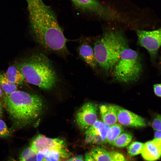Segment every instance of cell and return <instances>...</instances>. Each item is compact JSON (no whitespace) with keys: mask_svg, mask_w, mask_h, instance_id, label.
<instances>
[{"mask_svg":"<svg viewBox=\"0 0 161 161\" xmlns=\"http://www.w3.org/2000/svg\"><path fill=\"white\" fill-rule=\"evenodd\" d=\"M132 137V135L130 133H122L111 145L116 147H124L130 143Z\"/></svg>","mask_w":161,"mask_h":161,"instance_id":"cell-20","label":"cell"},{"mask_svg":"<svg viewBox=\"0 0 161 161\" xmlns=\"http://www.w3.org/2000/svg\"><path fill=\"white\" fill-rule=\"evenodd\" d=\"M142 69L138 53L128 47L123 50L112 70L116 80L121 82L129 83L137 80Z\"/></svg>","mask_w":161,"mask_h":161,"instance_id":"cell-5","label":"cell"},{"mask_svg":"<svg viewBox=\"0 0 161 161\" xmlns=\"http://www.w3.org/2000/svg\"><path fill=\"white\" fill-rule=\"evenodd\" d=\"M151 125L156 131H161V114H157L154 116L151 122Z\"/></svg>","mask_w":161,"mask_h":161,"instance_id":"cell-25","label":"cell"},{"mask_svg":"<svg viewBox=\"0 0 161 161\" xmlns=\"http://www.w3.org/2000/svg\"><path fill=\"white\" fill-rule=\"evenodd\" d=\"M153 89L155 95L158 97H161V83L154 84Z\"/></svg>","mask_w":161,"mask_h":161,"instance_id":"cell-26","label":"cell"},{"mask_svg":"<svg viewBox=\"0 0 161 161\" xmlns=\"http://www.w3.org/2000/svg\"><path fill=\"white\" fill-rule=\"evenodd\" d=\"M85 161H95L89 153H86L85 155Z\"/></svg>","mask_w":161,"mask_h":161,"instance_id":"cell-28","label":"cell"},{"mask_svg":"<svg viewBox=\"0 0 161 161\" xmlns=\"http://www.w3.org/2000/svg\"><path fill=\"white\" fill-rule=\"evenodd\" d=\"M3 95V92L2 89L0 87V97H1Z\"/></svg>","mask_w":161,"mask_h":161,"instance_id":"cell-31","label":"cell"},{"mask_svg":"<svg viewBox=\"0 0 161 161\" xmlns=\"http://www.w3.org/2000/svg\"><path fill=\"white\" fill-rule=\"evenodd\" d=\"M154 138L161 139V131H156L154 134Z\"/></svg>","mask_w":161,"mask_h":161,"instance_id":"cell-29","label":"cell"},{"mask_svg":"<svg viewBox=\"0 0 161 161\" xmlns=\"http://www.w3.org/2000/svg\"><path fill=\"white\" fill-rule=\"evenodd\" d=\"M16 66L27 82L43 90H51L57 83L58 77L55 69L43 53H34L17 63Z\"/></svg>","mask_w":161,"mask_h":161,"instance_id":"cell-3","label":"cell"},{"mask_svg":"<svg viewBox=\"0 0 161 161\" xmlns=\"http://www.w3.org/2000/svg\"><path fill=\"white\" fill-rule=\"evenodd\" d=\"M89 153L95 161H127L122 153L108 150L100 147L93 148L91 150Z\"/></svg>","mask_w":161,"mask_h":161,"instance_id":"cell-10","label":"cell"},{"mask_svg":"<svg viewBox=\"0 0 161 161\" xmlns=\"http://www.w3.org/2000/svg\"><path fill=\"white\" fill-rule=\"evenodd\" d=\"M31 31L36 41L45 49L61 55L69 53L68 40L56 15L43 0H26Z\"/></svg>","mask_w":161,"mask_h":161,"instance_id":"cell-1","label":"cell"},{"mask_svg":"<svg viewBox=\"0 0 161 161\" xmlns=\"http://www.w3.org/2000/svg\"><path fill=\"white\" fill-rule=\"evenodd\" d=\"M123 131L122 126L119 123L110 126L107 134L106 143L111 145Z\"/></svg>","mask_w":161,"mask_h":161,"instance_id":"cell-18","label":"cell"},{"mask_svg":"<svg viewBox=\"0 0 161 161\" xmlns=\"http://www.w3.org/2000/svg\"><path fill=\"white\" fill-rule=\"evenodd\" d=\"M137 35L138 44L148 51L152 58H155L161 46V28L151 31L138 30Z\"/></svg>","mask_w":161,"mask_h":161,"instance_id":"cell-6","label":"cell"},{"mask_svg":"<svg viewBox=\"0 0 161 161\" xmlns=\"http://www.w3.org/2000/svg\"><path fill=\"white\" fill-rule=\"evenodd\" d=\"M128 41L119 30L108 31L95 42L93 49L98 65L105 71L112 70Z\"/></svg>","mask_w":161,"mask_h":161,"instance_id":"cell-4","label":"cell"},{"mask_svg":"<svg viewBox=\"0 0 161 161\" xmlns=\"http://www.w3.org/2000/svg\"><path fill=\"white\" fill-rule=\"evenodd\" d=\"M85 141L88 143L103 145L105 143L101 136L96 133L86 134Z\"/></svg>","mask_w":161,"mask_h":161,"instance_id":"cell-23","label":"cell"},{"mask_svg":"<svg viewBox=\"0 0 161 161\" xmlns=\"http://www.w3.org/2000/svg\"><path fill=\"white\" fill-rule=\"evenodd\" d=\"M118 107L113 104L100 105L99 109L102 122L109 126L116 123L117 121V112Z\"/></svg>","mask_w":161,"mask_h":161,"instance_id":"cell-12","label":"cell"},{"mask_svg":"<svg viewBox=\"0 0 161 161\" xmlns=\"http://www.w3.org/2000/svg\"><path fill=\"white\" fill-rule=\"evenodd\" d=\"M0 87L4 91L5 95L17 90V86L11 83L8 79L5 74L0 73Z\"/></svg>","mask_w":161,"mask_h":161,"instance_id":"cell-19","label":"cell"},{"mask_svg":"<svg viewBox=\"0 0 161 161\" xmlns=\"http://www.w3.org/2000/svg\"><path fill=\"white\" fill-rule=\"evenodd\" d=\"M97 104L87 102L78 109L76 115V121L78 127L82 130L87 129L97 120Z\"/></svg>","mask_w":161,"mask_h":161,"instance_id":"cell-7","label":"cell"},{"mask_svg":"<svg viewBox=\"0 0 161 161\" xmlns=\"http://www.w3.org/2000/svg\"><path fill=\"white\" fill-rule=\"evenodd\" d=\"M70 154L66 147L52 149L50 150L42 161H64Z\"/></svg>","mask_w":161,"mask_h":161,"instance_id":"cell-15","label":"cell"},{"mask_svg":"<svg viewBox=\"0 0 161 161\" xmlns=\"http://www.w3.org/2000/svg\"><path fill=\"white\" fill-rule=\"evenodd\" d=\"M110 126L103 122L97 120L92 126L86 130L85 134L92 133L98 134L101 136L105 143L107 134Z\"/></svg>","mask_w":161,"mask_h":161,"instance_id":"cell-17","label":"cell"},{"mask_svg":"<svg viewBox=\"0 0 161 161\" xmlns=\"http://www.w3.org/2000/svg\"><path fill=\"white\" fill-rule=\"evenodd\" d=\"M11 135V131L7 128L6 123L0 119V137H7Z\"/></svg>","mask_w":161,"mask_h":161,"instance_id":"cell-24","label":"cell"},{"mask_svg":"<svg viewBox=\"0 0 161 161\" xmlns=\"http://www.w3.org/2000/svg\"><path fill=\"white\" fill-rule=\"evenodd\" d=\"M3 101L15 129L24 127L38 118L44 106L38 95L20 90L5 95Z\"/></svg>","mask_w":161,"mask_h":161,"instance_id":"cell-2","label":"cell"},{"mask_svg":"<svg viewBox=\"0 0 161 161\" xmlns=\"http://www.w3.org/2000/svg\"><path fill=\"white\" fill-rule=\"evenodd\" d=\"M143 158L147 161H155L161 156V148L156 146L151 140L144 143L141 153Z\"/></svg>","mask_w":161,"mask_h":161,"instance_id":"cell-14","label":"cell"},{"mask_svg":"<svg viewBox=\"0 0 161 161\" xmlns=\"http://www.w3.org/2000/svg\"><path fill=\"white\" fill-rule=\"evenodd\" d=\"M66 161H84L83 157L82 155L74 157Z\"/></svg>","mask_w":161,"mask_h":161,"instance_id":"cell-27","label":"cell"},{"mask_svg":"<svg viewBox=\"0 0 161 161\" xmlns=\"http://www.w3.org/2000/svg\"><path fill=\"white\" fill-rule=\"evenodd\" d=\"M30 146L37 153L45 149L52 150L66 147V145L61 139L50 138L39 134L32 140Z\"/></svg>","mask_w":161,"mask_h":161,"instance_id":"cell-8","label":"cell"},{"mask_svg":"<svg viewBox=\"0 0 161 161\" xmlns=\"http://www.w3.org/2000/svg\"><path fill=\"white\" fill-rule=\"evenodd\" d=\"M36 157L37 152L29 146L21 151L19 161H36Z\"/></svg>","mask_w":161,"mask_h":161,"instance_id":"cell-21","label":"cell"},{"mask_svg":"<svg viewBox=\"0 0 161 161\" xmlns=\"http://www.w3.org/2000/svg\"><path fill=\"white\" fill-rule=\"evenodd\" d=\"M3 108L2 105L0 102V118L3 115Z\"/></svg>","mask_w":161,"mask_h":161,"instance_id":"cell-30","label":"cell"},{"mask_svg":"<svg viewBox=\"0 0 161 161\" xmlns=\"http://www.w3.org/2000/svg\"><path fill=\"white\" fill-rule=\"evenodd\" d=\"M5 74L9 80L17 86L21 84L25 80L21 72L16 66H9Z\"/></svg>","mask_w":161,"mask_h":161,"instance_id":"cell-16","label":"cell"},{"mask_svg":"<svg viewBox=\"0 0 161 161\" xmlns=\"http://www.w3.org/2000/svg\"><path fill=\"white\" fill-rule=\"evenodd\" d=\"M117 121L122 126L134 128L146 126L144 119L129 110L118 106L117 112Z\"/></svg>","mask_w":161,"mask_h":161,"instance_id":"cell-9","label":"cell"},{"mask_svg":"<svg viewBox=\"0 0 161 161\" xmlns=\"http://www.w3.org/2000/svg\"><path fill=\"white\" fill-rule=\"evenodd\" d=\"M74 5L82 12L90 13L96 16L103 12L104 5L97 0H70Z\"/></svg>","mask_w":161,"mask_h":161,"instance_id":"cell-11","label":"cell"},{"mask_svg":"<svg viewBox=\"0 0 161 161\" xmlns=\"http://www.w3.org/2000/svg\"><path fill=\"white\" fill-rule=\"evenodd\" d=\"M78 52L81 58L91 67H97L98 65L93 48L88 43L85 42L81 44L78 48Z\"/></svg>","mask_w":161,"mask_h":161,"instance_id":"cell-13","label":"cell"},{"mask_svg":"<svg viewBox=\"0 0 161 161\" xmlns=\"http://www.w3.org/2000/svg\"><path fill=\"white\" fill-rule=\"evenodd\" d=\"M144 143L139 142H132L127 148L128 154L131 156H134L141 153Z\"/></svg>","mask_w":161,"mask_h":161,"instance_id":"cell-22","label":"cell"}]
</instances>
